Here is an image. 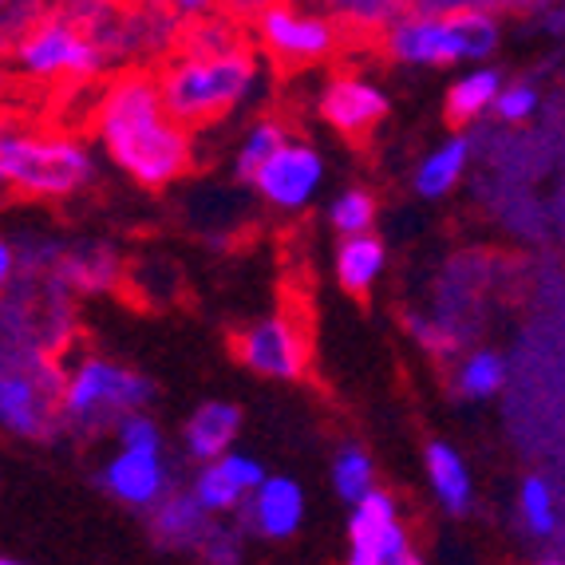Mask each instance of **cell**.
I'll list each match as a JSON object with an SVG mask.
<instances>
[{"label":"cell","mask_w":565,"mask_h":565,"mask_svg":"<svg viewBox=\"0 0 565 565\" xmlns=\"http://www.w3.org/2000/svg\"><path fill=\"white\" fill-rule=\"evenodd\" d=\"M321 119L344 139L367 142V135L376 131L380 119L387 115V95L376 84H367L360 76H340L321 92Z\"/></svg>","instance_id":"12"},{"label":"cell","mask_w":565,"mask_h":565,"mask_svg":"<svg viewBox=\"0 0 565 565\" xmlns=\"http://www.w3.org/2000/svg\"><path fill=\"white\" fill-rule=\"evenodd\" d=\"M329 222L340 237H364L376 222V199L367 190H344L329 206Z\"/></svg>","instance_id":"26"},{"label":"cell","mask_w":565,"mask_h":565,"mask_svg":"<svg viewBox=\"0 0 565 565\" xmlns=\"http://www.w3.org/2000/svg\"><path fill=\"white\" fill-rule=\"evenodd\" d=\"M257 36H262L265 52L285 67H309L321 64L337 52L340 44V24L324 12H301L289 4H269L257 9L254 20Z\"/></svg>","instance_id":"7"},{"label":"cell","mask_w":565,"mask_h":565,"mask_svg":"<svg viewBox=\"0 0 565 565\" xmlns=\"http://www.w3.org/2000/svg\"><path fill=\"white\" fill-rule=\"evenodd\" d=\"M332 487L349 507H360L376 490V467L360 447H344L337 455V462H332Z\"/></svg>","instance_id":"24"},{"label":"cell","mask_w":565,"mask_h":565,"mask_svg":"<svg viewBox=\"0 0 565 565\" xmlns=\"http://www.w3.org/2000/svg\"><path fill=\"white\" fill-rule=\"evenodd\" d=\"M301 519H305V490L301 482L285 479V475L265 479L254 490V499H245L237 507V526L254 530L262 537H274V542H285V537L297 534Z\"/></svg>","instance_id":"13"},{"label":"cell","mask_w":565,"mask_h":565,"mask_svg":"<svg viewBox=\"0 0 565 565\" xmlns=\"http://www.w3.org/2000/svg\"><path fill=\"white\" fill-rule=\"evenodd\" d=\"M9 60L32 79L67 76V79H76V84L95 79L111 64V60L104 56V47L95 44L84 32V24L72 17V9L47 12V17L40 12V20L20 36V44L12 47Z\"/></svg>","instance_id":"6"},{"label":"cell","mask_w":565,"mask_h":565,"mask_svg":"<svg viewBox=\"0 0 565 565\" xmlns=\"http://www.w3.org/2000/svg\"><path fill=\"white\" fill-rule=\"evenodd\" d=\"M17 274H20L17 245H12L9 237H0V301H4V297H9V289L17 285Z\"/></svg>","instance_id":"34"},{"label":"cell","mask_w":565,"mask_h":565,"mask_svg":"<svg viewBox=\"0 0 565 565\" xmlns=\"http://www.w3.org/2000/svg\"><path fill=\"white\" fill-rule=\"evenodd\" d=\"M242 431V407L226 404V399H206L199 412L186 419V451L199 462H217L230 455V444Z\"/></svg>","instance_id":"15"},{"label":"cell","mask_w":565,"mask_h":565,"mask_svg":"<svg viewBox=\"0 0 565 565\" xmlns=\"http://www.w3.org/2000/svg\"><path fill=\"white\" fill-rule=\"evenodd\" d=\"M542 565H562V562H542Z\"/></svg>","instance_id":"36"},{"label":"cell","mask_w":565,"mask_h":565,"mask_svg":"<svg viewBox=\"0 0 565 565\" xmlns=\"http://www.w3.org/2000/svg\"><path fill=\"white\" fill-rule=\"evenodd\" d=\"M154 384L104 356H84L64 376V427L76 435H104L151 404Z\"/></svg>","instance_id":"4"},{"label":"cell","mask_w":565,"mask_h":565,"mask_svg":"<svg viewBox=\"0 0 565 565\" xmlns=\"http://www.w3.org/2000/svg\"><path fill=\"white\" fill-rule=\"evenodd\" d=\"M467 159H471V142L447 139L439 151L427 154L424 167L415 170V190H419L424 199H444L447 190L459 182L462 170H467Z\"/></svg>","instance_id":"21"},{"label":"cell","mask_w":565,"mask_h":565,"mask_svg":"<svg viewBox=\"0 0 565 565\" xmlns=\"http://www.w3.org/2000/svg\"><path fill=\"white\" fill-rule=\"evenodd\" d=\"M507 380V364H502L499 352H471V356H462L459 372H455V387H459V396L467 399H487L494 396Z\"/></svg>","instance_id":"23"},{"label":"cell","mask_w":565,"mask_h":565,"mask_svg":"<svg viewBox=\"0 0 565 565\" xmlns=\"http://www.w3.org/2000/svg\"><path fill=\"white\" fill-rule=\"evenodd\" d=\"M234 352L257 376L301 380L309 367V332L292 317H265L234 340Z\"/></svg>","instance_id":"8"},{"label":"cell","mask_w":565,"mask_h":565,"mask_svg":"<svg viewBox=\"0 0 565 565\" xmlns=\"http://www.w3.org/2000/svg\"><path fill=\"white\" fill-rule=\"evenodd\" d=\"M0 202H4V190H0Z\"/></svg>","instance_id":"37"},{"label":"cell","mask_w":565,"mask_h":565,"mask_svg":"<svg viewBox=\"0 0 565 565\" xmlns=\"http://www.w3.org/2000/svg\"><path fill=\"white\" fill-rule=\"evenodd\" d=\"M217 467L226 471V479L234 482V487L242 490V494H254V490L262 487L265 479H269V475L262 471V462L249 459V455H237V451L222 455V459H217Z\"/></svg>","instance_id":"31"},{"label":"cell","mask_w":565,"mask_h":565,"mask_svg":"<svg viewBox=\"0 0 565 565\" xmlns=\"http://www.w3.org/2000/svg\"><path fill=\"white\" fill-rule=\"evenodd\" d=\"M210 522L214 519L194 502L190 490H170L167 499L151 510V534L167 550H199Z\"/></svg>","instance_id":"16"},{"label":"cell","mask_w":565,"mask_h":565,"mask_svg":"<svg viewBox=\"0 0 565 565\" xmlns=\"http://www.w3.org/2000/svg\"><path fill=\"white\" fill-rule=\"evenodd\" d=\"M64 376L56 356L0 367V427L36 444L64 431Z\"/></svg>","instance_id":"5"},{"label":"cell","mask_w":565,"mask_h":565,"mask_svg":"<svg viewBox=\"0 0 565 565\" xmlns=\"http://www.w3.org/2000/svg\"><path fill=\"white\" fill-rule=\"evenodd\" d=\"M427 479H431L435 499L444 502L447 514H467L475 502V487H471V475H467V462L462 455L455 451L451 444H427Z\"/></svg>","instance_id":"18"},{"label":"cell","mask_w":565,"mask_h":565,"mask_svg":"<svg viewBox=\"0 0 565 565\" xmlns=\"http://www.w3.org/2000/svg\"><path fill=\"white\" fill-rule=\"evenodd\" d=\"M384 262H387V249L380 237L364 234V237H344L337 249V281L344 292L352 297H364L376 277L384 274Z\"/></svg>","instance_id":"19"},{"label":"cell","mask_w":565,"mask_h":565,"mask_svg":"<svg viewBox=\"0 0 565 565\" xmlns=\"http://www.w3.org/2000/svg\"><path fill=\"white\" fill-rule=\"evenodd\" d=\"M99 482L135 510H154L174 490L162 451H142V447H119V455L104 467Z\"/></svg>","instance_id":"11"},{"label":"cell","mask_w":565,"mask_h":565,"mask_svg":"<svg viewBox=\"0 0 565 565\" xmlns=\"http://www.w3.org/2000/svg\"><path fill=\"white\" fill-rule=\"evenodd\" d=\"M56 277L67 292H107L122 277V262L107 242H64Z\"/></svg>","instance_id":"14"},{"label":"cell","mask_w":565,"mask_h":565,"mask_svg":"<svg viewBox=\"0 0 565 565\" xmlns=\"http://www.w3.org/2000/svg\"><path fill=\"white\" fill-rule=\"evenodd\" d=\"M324 182V159L309 142L289 139L274 159L257 170V194L277 210H305Z\"/></svg>","instance_id":"10"},{"label":"cell","mask_w":565,"mask_h":565,"mask_svg":"<svg viewBox=\"0 0 565 565\" xmlns=\"http://www.w3.org/2000/svg\"><path fill=\"white\" fill-rule=\"evenodd\" d=\"M115 435H119V447H142V451H162V431L154 419H147V415H127L119 427H115Z\"/></svg>","instance_id":"30"},{"label":"cell","mask_w":565,"mask_h":565,"mask_svg":"<svg viewBox=\"0 0 565 565\" xmlns=\"http://www.w3.org/2000/svg\"><path fill=\"white\" fill-rule=\"evenodd\" d=\"M534 107H537L534 87H530V84H510V87H502L499 104H494V115H499L502 122H522V119H530V115H534Z\"/></svg>","instance_id":"32"},{"label":"cell","mask_w":565,"mask_h":565,"mask_svg":"<svg viewBox=\"0 0 565 565\" xmlns=\"http://www.w3.org/2000/svg\"><path fill=\"white\" fill-rule=\"evenodd\" d=\"M407 329L419 337V344H424L431 356H451V352L459 349V340L444 329V321L431 324V321H424V317H415V312H412V317H407Z\"/></svg>","instance_id":"33"},{"label":"cell","mask_w":565,"mask_h":565,"mask_svg":"<svg viewBox=\"0 0 565 565\" xmlns=\"http://www.w3.org/2000/svg\"><path fill=\"white\" fill-rule=\"evenodd\" d=\"M519 510H522V522L534 537H550L554 534V494H550V482L530 475L519 490Z\"/></svg>","instance_id":"27"},{"label":"cell","mask_w":565,"mask_h":565,"mask_svg":"<svg viewBox=\"0 0 565 565\" xmlns=\"http://www.w3.org/2000/svg\"><path fill=\"white\" fill-rule=\"evenodd\" d=\"M285 142H289V135H285L281 122H277V119H262L254 127V131L245 135L242 147H237V154H234V174L242 182H254L257 170H262L265 162L274 159V154L285 147Z\"/></svg>","instance_id":"22"},{"label":"cell","mask_w":565,"mask_h":565,"mask_svg":"<svg viewBox=\"0 0 565 565\" xmlns=\"http://www.w3.org/2000/svg\"><path fill=\"white\" fill-rule=\"evenodd\" d=\"M257 87V52L237 47L226 56H179L162 67L159 92L182 131L210 127L242 107Z\"/></svg>","instance_id":"2"},{"label":"cell","mask_w":565,"mask_h":565,"mask_svg":"<svg viewBox=\"0 0 565 565\" xmlns=\"http://www.w3.org/2000/svg\"><path fill=\"white\" fill-rule=\"evenodd\" d=\"M337 12L340 20H349L352 29H392V24H396L399 17H404V4H376V0H372V4H337Z\"/></svg>","instance_id":"29"},{"label":"cell","mask_w":565,"mask_h":565,"mask_svg":"<svg viewBox=\"0 0 565 565\" xmlns=\"http://www.w3.org/2000/svg\"><path fill=\"white\" fill-rule=\"evenodd\" d=\"M190 494H194V502L206 510L210 519L237 514V507L245 502V494L226 479V471H222L217 462H210V467H202V471L194 475V487H190Z\"/></svg>","instance_id":"25"},{"label":"cell","mask_w":565,"mask_h":565,"mask_svg":"<svg viewBox=\"0 0 565 565\" xmlns=\"http://www.w3.org/2000/svg\"><path fill=\"white\" fill-rule=\"evenodd\" d=\"M199 557H202V562H210V565H242V557H245L242 526L214 519L206 534H202V542H199Z\"/></svg>","instance_id":"28"},{"label":"cell","mask_w":565,"mask_h":565,"mask_svg":"<svg viewBox=\"0 0 565 565\" xmlns=\"http://www.w3.org/2000/svg\"><path fill=\"white\" fill-rule=\"evenodd\" d=\"M396 519V502L387 490H372L349 519V565H384V530Z\"/></svg>","instance_id":"17"},{"label":"cell","mask_w":565,"mask_h":565,"mask_svg":"<svg viewBox=\"0 0 565 565\" xmlns=\"http://www.w3.org/2000/svg\"><path fill=\"white\" fill-rule=\"evenodd\" d=\"M95 182V159L79 139L0 131V190L20 199H72Z\"/></svg>","instance_id":"3"},{"label":"cell","mask_w":565,"mask_h":565,"mask_svg":"<svg viewBox=\"0 0 565 565\" xmlns=\"http://www.w3.org/2000/svg\"><path fill=\"white\" fill-rule=\"evenodd\" d=\"M451 9L455 4H415L387 29V56L399 64L444 67L459 64L451 36Z\"/></svg>","instance_id":"9"},{"label":"cell","mask_w":565,"mask_h":565,"mask_svg":"<svg viewBox=\"0 0 565 565\" xmlns=\"http://www.w3.org/2000/svg\"><path fill=\"white\" fill-rule=\"evenodd\" d=\"M502 87L507 84H502V76L494 72V67H475V72L459 76L451 84V92H447V104H444L447 122H451V127H462V122L479 119L482 111H494Z\"/></svg>","instance_id":"20"},{"label":"cell","mask_w":565,"mask_h":565,"mask_svg":"<svg viewBox=\"0 0 565 565\" xmlns=\"http://www.w3.org/2000/svg\"><path fill=\"white\" fill-rule=\"evenodd\" d=\"M95 135L111 162L131 174L142 190H162L194 167V142L170 119L159 76L122 72L104 87L95 104Z\"/></svg>","instance_id":"1"},{"label":"cell","mask_w":565,"mask_h":565,"mask_svg":"<svg viewBox=\"0 0 565 565\" xmlns=\"http://www.w3.org/2000/svg\"><path fill=\"white\" fill-rule=\"evenodd\" d=\"M0 565H24V562H17V557H0Z\"/></svg>","instance_id":"35"}]
</instances>
